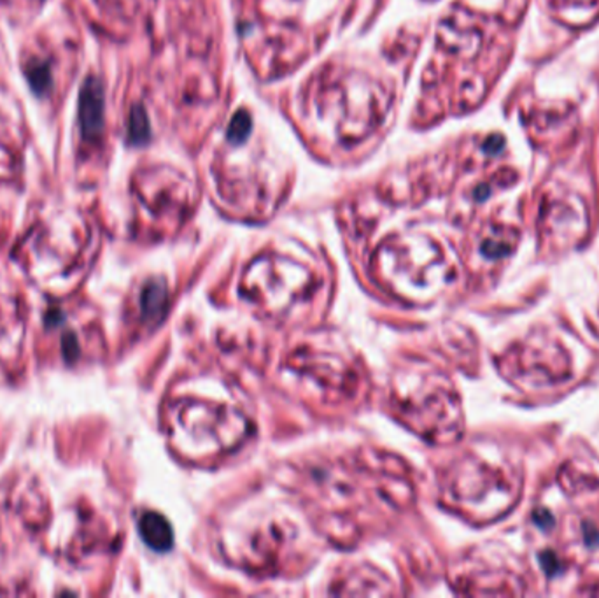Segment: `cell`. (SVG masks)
Wrapping results in <instances>:
<instances>
[{
    "label": "cell",
    "instance_id": "cell-1",
    "mask_svg": "<svg viewBox=\"0 0 599 598\" xmlns=\"http://www.w3.org/2000/svg\"><path fill=\"white\" fill-rule=\"evenodd\" d=\"M176 425L186 429L191 446H202V455L231 451L249 433V423L239 410L208 400H185L176 407Z\"/></svg>",
    "mask_w": 599,
    "mask_h": 598
},
{
    "label": "cell",
    "instance_id": "cell-2",
    "mask_svg": "<svg viewBox=\"0 0 599 598\" xmlns=\"http://www.w3.org/2000/svg\"><path fill=\"white\" fill-rule=\"evenodd\" d=\"M79 127L86 141H95L104 130V88L96 77H88L79 94Z\"/></svg>",
    "mask_w": 599,
    "mask_h": 598
},
{
    "label": "cell",
    "instance_id": "cell-3",
    "mask_svg": "<svg viewBox=\"0 0 599 598\" xmlns=\"http://www.w3.org/2000/svg\"><path fill=\"white\" fill-rule=\"evenodd\" d=\"M138 532L144 542L153 550L167 551L172 546V528L162 514H142L138 520Z\"/></svg>",
    "mask_w": 599,
    "mask_h": 598
},
{
    "label": "cell",
    "instance_id": "cell-4",
    "mask_svg": "<svg viewBox=\"0 0 599 598\" xmlns=\"http://www.w3.org/2000/svg\"><path fill=\"white\" fill-rule=\"evenodd\" d=\"M128 137L134 144H142L144 141H147V137H149V121L146 117V111L140 106H136L132 109Z\"/></svg>",
    "mask_w": 599,
    "mask_h": 598
},
{
    "label": "cell",
    "instance_id": "cell-5",
    "mask_svg": "<svg viewBox=\"0 0 599 598\" xmlns=\"http://www.w3.org/2000/svg\"><path fill=\"white\" fill-rule=\"evenodd\" d=\"M26 77H28V83L32 86L34 92L37 94H45L49 85H51V74H49V67L46 64L43 62H36V64H30L26 67Z\"/></svg>",
    "mask_w": 599,
    "mask_h": 598
},
{
    "label": "cell",
    "instance_id": "cell-6",
    "mask_svg": "<svg viewBox=\"0 0 599 598\" xmlns=\"http://www.w3.org/2000/svg\"><path fill=\"white\" fill-rule=\"evenodd\" d=\"M163 304V288L157 283H151L149 287L144 288L142 291V309L144 314L151 316L160 311V306Z\"/></svg>",
    "mask_w": 599,
    "mask_h": 598
},
{
    "label": "cell",
    "instance_id": "cell-7",
    "mask_svg": "<svg viewBox=\"0 0 599 598\" xmlns=\"http://www.w3.org/2000/svg\"><path fill=\"white\" fill-rule=\"evenodd\" d=\"M251 132V118L248 113H237L235 118L231 120L230 130H228V139L233 144H240Z\"/></svg>",
    "mask_w": 599,
    "mask_h": 598
}]
</instances>
